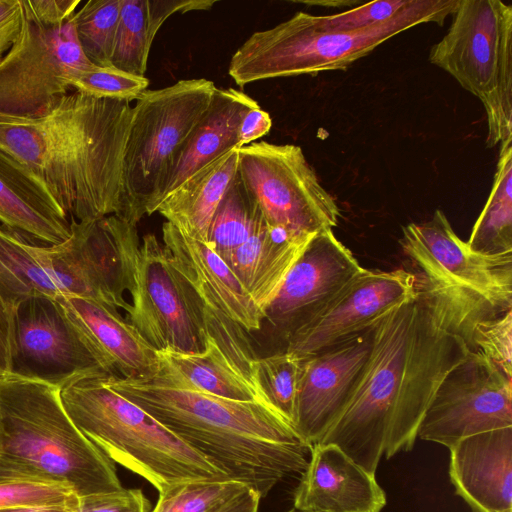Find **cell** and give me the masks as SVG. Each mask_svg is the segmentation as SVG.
Masks as SVG:
<instances>
[{
    "label": "cell",
    "mask_w": 512,
    "mask_h": 512,
    "mask_svg": "<svg viewBox=\"0 0 512 512\" xmlns=\"http://www.w3.org/2000/svg\"><path fill=\"white\" fill-rule=\"evenodd\" d=\"M130 102L71 90L44 117L0 121V146L28 166L70 219L126 221L123 158Z\"/></svg>",
    "instance_id": "cell-2"
},
{
    "label": "cell",
    "mask_w": 512,
    "mask_h": 512,
    "mask_svg": "<svg viewBox=\"0 0 512 512\" xmlns=\"http://www.w3.org/2000/svg\"><path fill=\"white\" fill-rule=\"evenodd\" d=\"M0 293L16 306L35 296H63L49 268L45 246L0 227Z\"/></svg>",
    "instance_id": "cell-28"
},
{
    "label": "cell",
    "mask_w": 512,
    "mask_h": 512,
    "mask_svg": "<svg viewBox=\"0 0 512 512\" xmlns=\"http://www.w3.org/2000/svg\"><path fill=\"white\" fill-rule=\"evenodd\" d=\"M512 427V378L472 349L438 387L418 437L448 449L463 438Z\"/></svg>",
    "instance_id": "cell-14"
},
{
    "label": "cell",
    "mask_w": 512,
    "mask_h": 512,
    "mask_svg": "<svg viewBox=\"0 0 512 512\" xmlns=\"http://www.w3.org/2000/svg\"><path fill=\"white\" fill-rule=\"evenodd\" d=\"M400 244L420 270L422 286L447 308L470 346L478 323L512 309V252H474L442 210L424 223L404 226Z\"/></svg>",
    "instance_id": "cell-7"
},
{
    "label": "cell",
    "mask_w": 512,
    "mask_h": 512,
    "mask_svg": "<svg viewBox=\"0 0 512 512\" xmlns=\"http://www.w3.org/2000/svg\"><path fill=\"white\" fill-rule=\"evenodd\" d=\"M0 455L69 484L79 497L124 489L114 462L69 418L60 388L41 381L0 379Z\"/></svg>",
    "instance_id": "cell-5"
},
{
    "label": "cell",
    "mask_w": 512,
    "mask_h": 512,
    "mask_svg": "<svg viewBox=\"0 0 512 512\" xmlns=\"http://www.w3.org/2000/svg\"><path fill=\"white\" fill-rule=\"evenodd\" d=\"M449 450L451 482L473 512H512V427L463 438Z\"/></svg>",
    "instance_id": "cell-22"
},
{
    "label": "cell",
    "mask_w": 512,
    "mask_h": 512,
    "mask_svg": "<svg viewBox=\"0 0 512 512\" xmlns=\"http://www.w3.org/2000/svg\"><path fill=\"white\" fill-rule=\"evenodd\" d=\"M288 512H301V511H298V510H296V509H292V510H290V511H288Z\"/></svg>",
    "instance_id": "cell-49"
},
{
    "label": "cell",
    "mask_w": 512,
    "mask_h": 512,
    "mask_svg": "<svg viewBox=\"0 0 512 512\" xmlns=\"http://www.w3.org/2000/svg\"><path fill=\"white\" fill-rule=\"evenodd\" d=\"M162 241L172 264L205 306L248 333L261 328L264 312L209 242L192 238L167 221Z\"/></svg>",
    "instance_id": "cell-20"
},
{
    "label": "cell",
    "mask_w": 512,
    "mask_h": 512,
    "mask_svg": "<svg viewBox=\"0 0 512 512\" xmlns=\"http://www.w3.org/2000/svg\"><path fill=\"white\" fill-rule=\"evenodd\" d=\"M215 89L208 79H184L147 89L136 100L123 158L127 222L137 226L155 212L174 160Z\"/></svg>",
    "instance_id": "cell-9"
},
{
    "label": "cell",
    "mask_w": 512,
    "mask_h": 512,
    "mask_svg": "<svg viewBox=\"0 0 512 512\" xmlns=\"http://www.w3.org/2000/svg\"><path fill=\"white\" fill-rule=\"evenodd\" d=\"M15 309L0 293V379L12 375Z\"/></svg>",
    "instance_id": "cell-43"
},
{
    "label": "cell",
    "mask_w": 512,
    "mask_h": 512,
    "mask_svg": "<svg viewBox=\"0 0 512 512\" xmlns=\"http://www.w3.org/2000/svg\"><path fill=\"white\" fill-rule=\"evenodd\" d=\"M458 4L459 0H414L395 18L356 31L331 30L320 16L297 12L248 37L231 57L228 74L243 87L279 77L346 70L401 32L428 22L443 25Z\"/></svg>",
    "instance_id": "cell-6"
},
{
    "label": "cell",
    "mask_w": 512,
    "mask_h": 512,
    "mask_svg": "<svg viewBox=\"0 0 512 512\" xmlns=\"http://www.w3.org/2000/svg\"><path fill=\"white\" fill-rule=\"evenodd\" d=\"M419 289V279L405 269L364 268L318 317L287 340L284 350L305 358L353 338L416 297Z\"/></svg>",
    "instance_id": "cell-18"
},
{
    "label": "cell",
    "mask_w": 512,
    "mask_h": 512,
    "mask_svg": "<svg viewBox=\"0 0 512 512\" xmlns=\"http://www.w3.org/2000/svg\"><path fill=\"white\" fill-rule=\"evenodd\" d=\"M272 126V120L260 106L250 109L241 120L239 127L240 148L253 143L256 139L267 134Z\"/></svg>",
    "instance_id": "cell-44"
},
{
    "label": "cell",
    "mask_w": 512,
    "mask_h": 512,
    "mask_svg": "<svg viewBox=\"0 0 512 512\" xmlns=\"http://www.w3.org/2000/svg\"><path fill=\"white\" fill-rule=\"evenodd\" d=\"M150 502L147 500L143 492L137 489L135 501L128 512H150Z\"/></svg>",
    "instance_id": "cell-47"
},
{
    "label": "cell",
    "mask_w": 512,
    "mask_h": 512,
    "mask_svg": "<svg viewBox=\"0 0 512 512\" xmlns=\"http://www.w3.org/2000/svg\"><path fill=\"white\" fill-rule=\"evenodd\" d=\"M56 298L103 371L121 378H149L155 374L159 364L157 350L118 309L85 297Z\"/></svg>",
    "instance_id": "cell-23"
},
{
    "label": "cell",
    "mask_w": 512,
    "mask_h": 512,
    "mask_svg": "<svg viewBox=\"0 0 512 512\" xmlns=\"http://www.w3.org/2000/svg\"><path fill=\"white\" fill-rule=\"evenodd\" d=\"M106 381L261 498L288 475L302 473L308 464L311 447L267 402L231 400L109 373Z\"/></svg>",
    "instance_id": "cell-3"
},
{
    "label": "cell",
    "mask_w": 512,
    "mask_h": 512,
    "mask_svg": "<svg viewBox=\"0 0 512 512\" xmlns=\"http://www.w3.org/2000/svg\"><path fill=\"white\" fill-rule=\"evenodd\" d=\"M373 326L302 358L294 429L310 447L344 412L369 358Z\"/></svg>",
    "instance_id": "cell-19"
},
{
    "label": "cell",
    "mask_w": 512,
    "mask_h": 512,
    "mask_svg": "<svg viewBox=\"0 0 512 512\" xmlns=\"http://www.w3.org/2000/svg\"><path fill=\"white\" fill-rule=\"evenodd\" d=\"M71 221V235L61 244L45 246L49 268L63 296L97 300L126 310L140 241L137 226L115 215Z\"/></svg>",
    "instance_id": "cell-12"
},
{
    "label": "cell",
    "mask_w": 512,
    "mask_h": 512,
    "mask_svg": "<svg viewBox=\"0 0 512 512\" xmlns=\"http://www.w3.org/2000/svg\"><path fill=\"white\" fill-rule=\"evenodd\" d=\"M78 495L64 482L18 480L0 483V510L55 504Z\"/></svg>",
    "instance_id": "cell-36"
},
{
    "label": "cell",
    "mask_w": 512,
    "mask_h": 512,
    "mask_svg": "<svg viewBox=\"0 0 512 512\" xmlns=\"http://www.w3.org/2000/svg\"><path fill=\"white\" fill-rule=\"evenodd\" d=\"M78 430L114 463L138 474L158 492L199 479H230L145 410L117 393L106 372L92 371L60 389Z\"/></svg>",
    "instance_id": "cell-4"
},
{
    "label": "cell",
    "mask_w": 512,
    "mask_h": 512,
    "mask_svg": "<svg viewBox=\"0 0 512 512\" xmlns=\"http://www.w3.org/2000/svg\"><path fill=\"white\" fill-rule=\"evenodd\" d=\"M466 243L484 255L512 252V144L499 149L490 195Z\"/></svg>",
    "instance_id": "cell-29"
},
{
    "label": "cell",
    "mask_w": 512,
    "mask_h": 512,
    "mask_svg": "<svg viewBox=\"0 0 512 512\" xmlns=\"http://www.w3.org/2000/svg\"><path fill=\"white\" fill-rule=\"evenodd\" d=\"M471 350L447 308L420 283L416 297L373 324L362 375L319 443L336 445L375 474L382 456L413 448L438 387Z\"/></svg>",
    "instance_id": "cell-1"
},
{
    "label": "cell",
    "mask_w": 512,
    "mask_h": 512,
    "mask_svg": "<svg viewBox=\"0 0 512 512\" xmlns=\"http://www.w3.org/2000/svg\"><path fill=\"white\" fill-rule=\"evenodd\" d=\"M265 225L257 203L237 171L213 216L208 242L226 261L237 248Z\"/></svg>",
    "instance_id": "cell-30"
},
{
    "label": "cell",
    "mask_w": 512,
    "mask_h": 512,
    "mask_svg": "<svg viewBox=\"0 0 512 512\" xmlns=\"http://www.w3.org/2000/svg\"><path fill=\"white\" fill-rule=\"evenodd\" d=\"M18 480H52L36 470L0 455V483Z\"/></svg>",
    "instance_id": "cell-45"
},
{
    "label": "cell",
    "mask_w": 512,
    "mask_h": 512,
    "mask_svg": "<svg viewBox=\"0 0 512 512\" xmlns=\"http://www.w3.org/2000/svg\"><path fill=\"white\" fill-rule=\"evenodd\" d=\"M257 106L258 102L243 91L216 87L207 110L174 160L159 203L201 167L234 148L239 149L241 120Z\"/></svg>",
    "instance_id": "cell-25"
},
{
    "label": "cell",
    "mask_w": 512,
    "mask_h": 512,
    "mask_svg": "<svg viewBox=\"0 0 512 512\" xmlns=\"http://www.w3.org/2000/svg\"><path fill=\"white\" fill-rule=\"evenodd\" d=\"M302 358L282 350L257 359L256 377L261 393L294 427L302 373Z\"/></svg>",
    "instance_id": "cell-33"
},
{
    "label": "cell",
    "mask_w": 512,
    "mask_h": 512,
    "mask_svg": "<svg viewBox=\"0 0 512 512\" xmlns=\"http://www.w3.org/2000/svg\"><path fill=\"white\" fill-rule=\"evenodd\" d=\"M238 174L267 226L312 236L332 230L340 211L299 146L253 142L238 150Z\"/></svg>",
    "instance_id": "cell-11"
},
{
    "label": "cell",
    "mask_w": 512,
    "mask_h": 512,
    "mask_svg": "<svg viewBox=\"0 0 512 512\" xmlns=\"http://www.w3.org/2000/svg\"><path fill=\"white\" fill-rule=\"evenodd\" d=\"M125 320L157 351L203 352L204 304L154 234L139 246Z\"/></svg>",
    "instance_id": "cell-13"
},
{
    "label": "cell",
    "mask_w": 512,
    "mask_h": 512,
    "mask_svg": "<svg viewBox=\"0 0 512 512\" xmlns=\"http://www.w3.org/2000/svg\"><path fill=\"white\" fill-rule=\"evenodd\" d=\"M298 3H303L307 5H321V6H328V7H345V6H353L355 4H359L358 1H301Z\"/></svg>",
    "instance_id": "cell-48"
},
{
    "label": "cell",
    "mask_w": 512,
    "mask_h": 512,
    "mask_svg": "<svg viewBox=\"0 0 512 512\" xmlns=\"http://www.w3.org/2000/svg\"><path fill=\"white\" fill-rule=\"evenodd\" d=\"M0 222L6 229L47 246L71 235V222L46 184L0 146Z\"/></svg>",
    "instance_id": "cell-24"
},
{
    "label": "cell",
    "mask_w": 512,
    "mask_h": 512,
    "mask_svg": "<svg viewBox=\"0 0 512 512\" xmlns=\"http://www.w3.org/2000/svg\"><path fill=\"white\" fill-rule=\"evenodd\" d=\"M414 0H379L362 4L334 15L320 16L325 28L335 31H356L387 22L406 8Z\"/></svg>",
    "instance_id": "cell-38"
},
{
    "label": "cell",
    "mask_w": 512,
    "mask_h": 512,
    "mask_svg": "<svg viewBox=\"0 0 512 512\" xmlns=\"http://www.w3.org/2000/svg\"><path fill=\"white\" fill-rule=\"evenodd\" d=\"M364 268L332 230L311 237L264 311L287 340L318 317Z\"/></svg>",
    "instance_id": "cell-17"
},
{
    "label": "cell",
    "mask_w": 512,
    "mask_h": 512,
    "mask_svg": "<svg viewBox=\"0 0 512 512\" xmlns=\"http://www.w3.org/2000/svg\"><path fill=\"white\" fill-rule=\"evenodd\" d=\"M121 0H89L73 15L78 43L96 66H112Z\"/></svg>",
    "instance_id": "cell-31"
},
{
    "label": "cell",
    "mask_w": 512,
    "mask_h": 512,
    "mask_svg": "<svg viewBox=\"0 0 512 512\" xmlns=\"http://www.w3.org/2000/svg\"><path fill=\"white\" fill-rule=\"evenodd\" d=\"M137 489L92 494L79 497L81 512H128L136 497Z\"/></svg>",
    "instance_id": "cell-41"
},
{
    "label": "cell",
    "mask_w": 512,
    "mask_h": 512,
    "mask_svg": "<svg viewBox=\"0 0 512 512\" xmlns=\"http://www.w3.org/2000/svg\"><path fill=\"white\" fill-rule=\"evenodd\" d=\"M386 494L372 474L333 444H315L294 493L301 512H380Z\"/></svg>",
    "instance_id": "cell-21"
},
{
    "label": "cell",
    "mask_w": 512,
    "mask_h": 512,
    "mask_svg": "<svg viewBox=\"0 0 512 512\" xmlns=\"http://www.w3.org/2000/svg\"><path fill=\"white\" fill-rule=\"evenodd\" d=\"M93 66L78 43L73 16L46 27L24 13L20 34L0 61V121L46 116L73 90L70 76Z\"/></svg>",
    "instance_id": "cell-10"
},
{
    "label": "cell",
    "mask_w": 512,
    "mask_h": 512,
    "mask_svg": "<svg viewBox=\"0 0 512 512\" xmlns=\"http://www.w3.org/2000/svg\"><path fill=\"white\" fill-rule=\"evenodd\" d=\"M471 347L512 378V309L478 323L471 335Z\"/></svg>",
    "instance_id": "cell-37"
},
{
    "label": "cell",
    "mask_w": 512,
    "mask_h": 512,
    "mask_svg": "<svg viewBox=\"0 0 512 512\" xmlns=\"http://www.w3.org/2000/svg\"><path fill=\"white\" fill-rule=\"evenodd\" d=\"M80 3V0H22L25 15L46 27L68 21Z\"/></svg>",
    "instance_id": "cell-39"
},
{
    "label": "cell",
    "mask_w": 512,
    "mask_h": 512,
    "mask_svg": "<svg viewBox=\"0 0 512 512\" xmlns=\"http://www.w3.org/2000/svg\"><path fill=\"white\" fill-rule=\"evenodd\" d=\"M216 1L210 0H147V18L150 37L154 40L162 24L175 13L208 10Z\"/></svg>",
    "instance_id": "cell-40"
},
{
    "label": "cell",
    "mask_w": 512,
    "mask_h": 512,
    "mask_svg": "<svg viewBox=\"0 0 512 512\" xmlns=\"http://www.w3.org/2000/svg\"><path fill=\"white\" fill-rule=\"evenodd\" d=\"M238 150L201 167L165 196L155 212L186 235L208 242L213 216L238 171Z\"/></svg>",
    "instance_id": "cell-27"
},
{
    "label": "cell",
    "mask_w": 512,
    "mask_h": 512,
    "mask_svg": "<svg viewBox=\"0 0 512 512\" xmlns=\"http://www.w3.org/2000/svg\"><path fill=\"white\" fill-rule=\"evenodd\" d=\"M429 61L483 104L488 147L512 144V6L500 0H460Z\"/></svg>",
    "instance_id": "cell-8"
},
{
    "label": "cell",
    "mask_w": 512,
    "mask_h": 512,
    "mask_svg": "<svg viewBox=\"0 0 512 512\" xmlns=\"http://www.w3.org/2000/svg\"><path fill=\"white\" fill-rule=\"evenodd\" d=\"M204 322V351L195 354L157 351L158 369L147 379L231 400L267 402L257 382L258 357L248 332L205 305Z\"/></svg>",
    "instance_id": "cell-15"
},
{
    "label": "cell",
    "mask_w": 512,
    "mask_h": 512,
    "mask_svg": "<svg viewBox=\"0 0 512 512\" xmlns=\"http://www.w3.org/2000/svg\"><path fill=\"white\" fill-rule=\"evenodd\" d=\"M312 236L265 225L225 262L264 312Z\"/></svg>",
    "instance_id": "cell-26"
},
{
    "label": "cell",
    "mask_w": 512,
    "mask_h": 512,
    "mask_svg": "<svg viewBox=\"0 0 512 512\" xmlns=\"http://www.w3.org/2000/svg\"><path fill=\"white\" fill-rule=\"evenodd\" d=\"M261 497L251 488L227 501L215 512H258Z\"/></svg>",
    "instance_id": "cell-46"
},
{
    "label": "cell",
    "mask_w": 512,
    "mask_h": 512,
    "mask_svg": "<svg viewBox=\"0 0 512 512\" xmlns=\"http://www.w3.org/2000/svg\"><path fill=\"white\" fill-rule=\"evenodd\" d=\"M248 486L233 479H199L177 483L159 492L150 512H215Z\"/></svg>",
    "instance_id": "cell-34"
},
{
    "label": "cell",
    "mask_w": 512,
    "mask_h": 512,
    "mask_svg": "<svg viewBox=\"0 0 512 512\" xmlns=\"http://www.w3.org/2000/svg\"><path fill=\"white\" fill-rule=\"evenodd\" d=\"M23 20L22 0H0V61L19 36Z\"/></svg>",
    "instance_id": "cell-42"
},
{
    "label": "cell",
    "mask_w": 512,
    "mask_h": 512,
    "mask_svg": "<svg viewBox=\"0 0 512 512\" xmlns=\"http://www.w3.org/2000/svg\"><path fill=\"white\" fill-rule=\"evenodd\" d=\"M69 84L73 90L94 98L131 102L147 90L149 80L113 66L95 65L71 75Z\"/></svg>",
    "instance_id": "cell-35"
},
{
    "label": "cell",
    "mask_w": 512,
    "mask_h": 512,
    "mask_svg": "<svg viewBox=\"0 0 512 512\" xmlns=\"http://www.w3.org/2000/svg\"><path fill=\"white\" fill-rule=\"evenodd\" d=\"M153 39L148 30L147 0H121L111 65L144 76Z\"/></svg>",
    "instance_id": "cell-32"
},
{
    "label": "cell",
    "mask_w": 512,
    "mask_h": 512,
    "mask_svg": "<svg viewBox=\"0 0 512 512\" xmlns=\"http://www.w3.org/2000/svg\"><path fill=\"white\" fill-rule=\"evenodd\" d=\"M96 370L102 369L57 298L35 296L16 306L11 376L61 389Z\"/></svg>",
    "instance_id": "cell-16"
}]
</instances>
